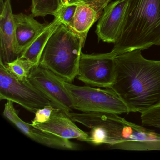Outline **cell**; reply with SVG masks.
Returning <instances> with one entry per match:
<instances>
[{
  "mask_svg": "<svg viewBox=\"0 0 160 160\" xmlns=\"http://www.w3.org/2000/svg\"><path fill=\"white\" fill-rule=\"evenodd\" d=\"M115 63L111 88L130 113L160 104V60L147 59L137 49L115 56Z\"/></svg>",
  "mask_w": 160,
  "mask_h": 160,
  "instance_id": "obj_1",
  "label": "cell"
},
{
  "mask_svg": "<svg viewBox=\"0 0 160 160\" xmlns=\"http://www.w3.org/2000/svg\"><path fill=\"white\" fill-rule=\"evenodd\" d=\"M75 122L90 130L86 142L112 149L160 151V134L132 123L120 115L104 112H67Z\"/></svg>",
  "mask_w": 160,
  "mask_h": 160,
  "instance_id": "obj_2",
  "label": "cell"
},
{
  "mask_svg": "<svg viewBox=\"0 0 160 160\" xmlns=\"http://www.w3.org/2000/svg\"><path fill=\"white\" fill-rule=\"evenodd\" d=\"M160 46V0H128L123 23L111 50L115 56Z\"/></svg>",
  "mask_w": 160,
  "mask_h": 160,
  "instance_id": "obj_3",
  "label": "cell"
},
{
  "mask_svg": "<svg viewBox=\"0 0 160 160\" xmlns=\"http://www.w3.org/2000/svg\"><path fill=\"white\" fill-rule=\"evenodd\" d=\"M84 47L80 37L62 24L48 40L39 64L72 83L77 76Z\"/></svg>",
  "mask_w": 160,
  "mask_h": 160,
  "instance_id": "obj_4",
  "label": "cell"
},
{
  "mask_svg": "<svg viewBox=\"0 0 160 160\" xmlns=\"http://www.w3.org/2000/svg\"><path fill=\"white\" fill-rule=\"evenodd\" d=\"M71 96L74 109L81 112H104L122 115L130 113L127 107L111 88L79 86L62 79Z\"/></svg>",
  "mask_w": 160,
  "mask_h": 160,
  "instance_id": "obj_5",
  "label": "cell"
},
{
  "mask_svg": "<svg viewBox=\"0 0 160 160\" xmlns=\"http://www.w3.org/2000/svg\"><path fill=\"white\" fill-rule=\"evenodd\" d=\"M0 100L12 101L31 113L51 105L45 95L28 79L21 81L15 78L0 60Z\"/></svg>",
  "mask_w": 160,
  "mask_h": 160,
  "instance_id": "obj_6",
  "label": "cell"
},
{
  "mask_svg": "<svg viewBox=\"0 0 160 160\" xmlns=\"http://www.w3.org/2000/svg\"><path fill=\"white\" fill-rule=\"evenodd\" d=\"M115 55L81 53L77 78L87 86L111 88L115 76Z\"/></svg>",
  "mask_w": 160,
  "mask_h": 160,
  "instance_id": "obj_7",
  "label": "cell"
},
{
  "mask_svg": "<svg viewBox=\"0 0 160 160\" xmlns=\"http://www.w3.org/2000/svg\"><path fill=\"white\" fill-rule=\"evenodd\" d=\"M28 80L50 101L55 108L64 112L74 109L71 96L64 88L62 78L40 64L32 68Z\"/></svg>",
  "mask_w": 160,
  "mask_h": 160,
  "instance_id": "obj_8",
  "label": "cell"
},
{
  "mask_svg": "<svg viewBox=\"0 0 160 160\" xmlns=\"http://www.w3.org/2000/svg\"><path fill=\"white\" fill-rule=\"evenodd\" d=\"M128 0H117L104 9L96 27L99 41L115 43L123 23Z\"/></svg>",
  "mask_w": 160,
  "mask_h": 160,
  "instance_id": "obj_9",
  "label": "cell"
},
{
  "mask_svg": "<svg viewBox=\"0 0 160 160\" xmlns=\"http://www.w3.org/2000/svg\"><path fill=\"white\" fill-rule=\"evenodd\" d=\"M66 112L59 108H55L47 122L33 125L62 138L86 142L89 138L88 133L78 127Z\"/></svg>",
  "mask_w": 160,
  "mask_h": 160,
  "instance_id": "obj_10",
  "label": "cell"
},
{
  "mask_svg": "<svg viewBox=\"0 0 160 160\" xmlns=\"http://www.w3.org/2000/svg\"><path fill=\"white\" fill-rule=\"evenodd\" d=\"M1 58L6 65L18 56L16 50L15 26L11 0H5L0 15Z\"/></svg>",
  "mask_w": 160,
  "mask_h": 160,
  "instance_id": "obj_11",
  "label": "cell"
},
{
  "mask_svg": "<svg viewBox=\"0 0 160 160\" xmlns=\"http://www.w3.org/2000/svg\"><path fill=\"white\" fill-rule=\"evenodd\" d=\"M32 14H14L15 26L16 50L19 57L48 24H42Z\"/></svg>",
  "mask_w": 160,
  "mask_h": 160,
  "instance_id": "obj_12",
  "label": "cell"
},
{
  "mask_svg": "<svg viewBox=\"0 0 160 160\" xmlns=\"http://www.w3.org/2000/svg\"><path fill=\"white\" fill-rule=\"evenodd\" d=\"M13 124L25 135L44 146L53 148L68 150H74L78 148L77 144L70 141V139L62 138L38 129L32 124L22 120L20 117Z\"/></svg>",
  "mask_w": 160,
  "mask_h": 160,
  "instance_id": "obj_13",
  "label": "cell"
},
{
  "mask_svg": "<svg viewBox=\"0 0 160 160\" xmlns=\"http://www.w3.org/2000/svg\"><path fill=\"white\" fill-rule=\"evenodd\" d=\"M102 14L91 5L79 2L72 21L68 28L80 37L84 46L89 31Z\"/></svg>",
  "mask_w": 160,
  "mask_h": 160,
  "instance_id": "obj_14",
  "label": "cell"
},
{
  "mask_svg": "<svg viewBox=\"0 0 160 160\" xmlns=\"http://www.w3.org/2000/svg\"><path fill=\"white\" fill-rule=\"evenodd\" d=\"M62 24L60 18L55 17L53 21L48 25L19 57L28 60L36 65H39L41 56L48 40L55 31Z\"/></svg>",
  "mask_w": 160,
  "mask_h": 160,
  "instance_id": "obj_15",
  "label": "cell"
},
{
  "mask_svg": "<svg viewBox=\"0 0 160 160\" xmlns=\"http://www.w3.org/2000/svg\"><path fill=\"white\" fill-rule=\"evenodd\" d=\"M62 0H32L31 12L34 17L58 16Z\"/></svg>",
  "mask_w": 160,
  "mask_h": 160,
  "instance_id": "obj_16",
  "label": "cell"
},
{
  "mask_svg": "<svg viewBox=\"0 0 160 160\" xmlns=\"http://www.w3.org/2000/svg\"><path fill=\"white\" fill-rule=\"evenodd\" d=\"M5 65L9 72L17 79L26 81L28 79L32 68L36 65L28 60L18 57Z\"/></svg>",
  "mask_w": 160,
  "mask_h": 160,
  "instance_id": "obj_17",
  "label": "cell"
},
{
  "mask_svg": "<svg viewBox=\"0 0 160 160\" xmlns=\"http://www.w3.org/2000/svg\"><path fill=\"white\" fill-rule=\"evenodd\" d=\"M79 2L71 0H62V4L58 12V16L62 24L69 27L71 25Z\"/></svg>",
  "mask_w": 160,
  "mask_h": 160,
  "instance_id": "obj_18",
  "label": "cell"
},
{
  "mask_svg": "<svg viewBox=\"0 0 160 160\" xmlns=\"http://www.w3.org/2000/svg\"><path fill=\"white\" fill-rule=\"evenodd\" d=\"M140 118L144 126L160 128V104L141 112Z\"/></svg>",
  "mask_w": 160,
  "mask_h": 160,
  "instance_id": "obj_19",
  "label": "cell"
},
{
  "mask_svg": "<svg viewBox=\"0 0 160 160\" xmlns=\"http://www.w3.org/2000/svg\"><path fill=\"white\" fill-rule=\"evenodd\" d=\"M55 108L53 106H46L43 108L38 109L34 114L35 117L32 121V125L46 122L50 119L51 114Z\"/></svg>",
  "mask_w": 160,
  "mask_h": 160,
  "instance_id": "obj_20",
  "label": "cell"
},
{
  "mask_svg": "<svg viewBox=\"0 0 160 160\" xmlns=\"http://www.w3.org/2000/svg\"><path fill=\"white\" fill-rule=\"evenodd\" d=\"M13 103L12 101H7L4 106L3 112L4 117L12 123L19 117L18 112L15 108Z\"/></svg>",
  "mask_w": 160,
  "mask_h": 160,
  "instance_id": "obj_21",
  "label": "cell"
},
{
  "mask_svg": "<svg viewBox=\"0 0 160 160\" xmlns=\"http://www.w3.org/2000/svg\"><path fill=\"white\" fill-rule=\"evenodd\" d=\"M72 2H83L92 7L102 13L104 8L109 4L111 0H71Z\"/></svg>",
  "mask_w": 160,
  "mask_h": 160,
  "instance_id": "obj_22",
  "label": "cell"
}]
</instances>
